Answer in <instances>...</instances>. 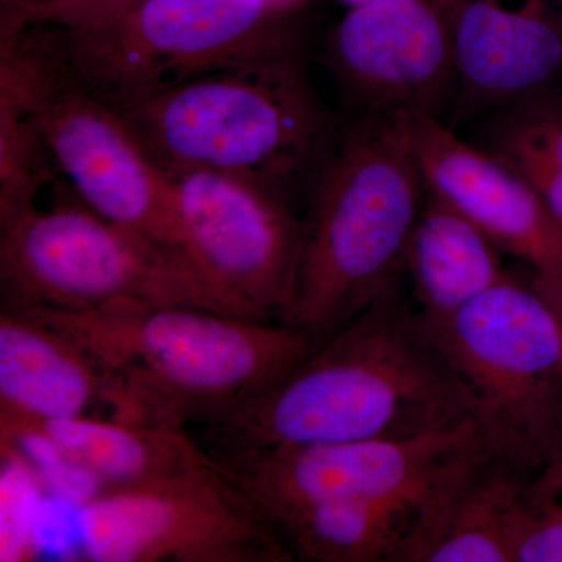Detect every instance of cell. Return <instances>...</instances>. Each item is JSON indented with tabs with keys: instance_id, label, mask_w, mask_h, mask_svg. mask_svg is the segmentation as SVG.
Listing matches in <instances>:
<instances>
[{
	"instance_id": "cell-11",
	"label": "cell",
	"mask_w": 562,
	"mask_h": 562,
	"mask_svg": "<svg viewBox=\"0 0 562 562\" xmlns=\"http://www.w3.org/2000/svg\"><path fill=\"white\" fill-rule=\"evenodd\" d=\"M168 177L191 261L266 317L283 316L294 294L305 228L290 202L232 173L199 169Z\"/></svg>"
},
{
	"instance_id": "cell-8",
	"label": "cell",
	"mask_w": 562,
	"mask_h": 562,
	"mask_svg": "<svg viewBox=\"0 0 562 562\" xmlns=\"http://www.w3.org/2000/svg\"><path fill=\"white\" fill-rule=\"evenodd\" d=\"M283 14L273 0H140L91 31L54 29L81 79L122 110L209 74L301 50Z\"/></svg>"
},
{
	"instance_id": "cell-24",
	"label": "cell",
	"mask_w": 562,
	"mask_h": 562,
	"mask_svg": "<svg viewBox=\"0 0 562 562\" xmlns=\"http://www.w3.org/2000/svg\"><path fill=\"white\" fill-rule=\"evenodd\" d=\"M29 483L31 480L20 468V461H11L9 454V464L3 465L2 471V505L13 506L14 514L2 516V558H0L2 561L22 560L24 550L29 549V543H25L27 532L24 531L27 519L22 517V514L29 512L22 506L31 501V495H24L22 498ZM31 490L32 486L29 487V491Z\"/></svg>"
},
{
	"instance_id": "cell-2",
	"label": "cell",
	"mask_w": 562,
	"mask_h": 562,
	"mask_svg": "<svg viewBox=\"0 0 562 562\" xmlns=\"http://www.w3.org/2000/svg\"><path fill=\"white\" fill-rule=\"evenodd\" d=\"M9 308L80 347L101 375L113 419L131 424H209L279 382L324 342L281 322L194 306L116 301L85 312Z\"/></svg>"
},
{
	"instance_id": "cell-7",
	"label": "cell",
	"mask_w": 562,
	"mask_h": 562,
	"mask_svg": "<svg viewBox=\"0 0 562 562\" xmlns=\"http://www.w3.org/2000/svg\"><path fill=\"white\" fill-rule=\"evenodd\" d=\"M420 324L472 392L486 452L527 482L561 464V328L541 292L509 277Z\"/></svg>"
},
{
	"instance_id": "cell-4",
	"label": "cell",
	"mask_w": 562,
	"mask_h": 562,
	"mask_svg": "<svg viewBox=\"0 0 562 562\" xmlns=\"http://www.w3.org/2000/svg\"><path fill=\"white\" fill-rule=\"evenodd\" d=\"M117 111L166 176L232 173L284 201L299 188L312 191L338 146L301 50L209 74Z\"/></svg>"
},
{
	"instance_id": "cell-3",
	"label": "cell",
	"mask_w": 562,
	"mask_h": 562,
	"mask_svg": "<svg viewBox=\"0 0 562 562\" xmlns=\"http://www.w3.org/2000/svg\"><path fill=\"white\" fill-rule=\"evenodd\" d=\"M425 195L409 111L366 113L312 188L281 324L325 341L394 286Z\"/></svg>"
},
{
	"instance_id": "cell-1",
	"label": "cell",
	"mask_w": 562,
	"mask_h": 562,
	"mask_svg": "<svg viewBox=\"0 0 562 562\" xmlns=\"http://www.w3.org/2000/svg\"><path fill=\"white\" fill-rule=\"evenodd\" d=\"M476 422L468 384L397 283L279 382L209 422L222 449L408 439Z\"/></svg>"
},
{
	"instance_id": "cell-26",
	"label": "cell",
	"mask_w": 562,
	"mask_h": 562,
	"mask_svg": "<svg viewBox=\"0 0 562 562\" xmlns=\"http://www.w3.org/2000/svg\"><path fill=\"white\" fill-rule=\"evenodd\" d=\"M273 2H276L281 10L286 11L288 7H291L292 3L297 2V0H273Z\"/></svg>"
},
{
	"instance_id": "cell-18",
	"label": "cell",
	"mask_w": 562,
	"mask_h": 562,
	"mask_svg": "<svg viewBox=\"0 0 562 562\" xmlns=\"http://www.w3.org/2000/svg\"><path fill=\"white\" fill-rule=\"evenodd\" d=\"M422 322L450 316L508 280L502 251L460 211L427 190L403 260Z\"/></svg>"
},
{
	"instance_id": "cell-17",
	"label": "cell",
	"mask_w": 562,
	"mask_h": 562,
	"mask_svg": "<svg viewBox=\"0 0 562 562\" xmlns=\"http://www.w3.org/2000/svg\"><path fill=\"white\" fill-rule=\"evenodd\" d=\"M35 428L66 460L90 475L99 490L122 491L154 486L203 471L214 464L183 428L102 420L85 414L22 425L5 435Z\"/></svg>"
},
{
	"instance_id": "cell-22",
	"label": "cell",
	"mask_w": 562,
	"mask_h": 562,
	"mask_svg": "<svg viewBox=\"0 0 562 562\" xmlns=\"http://www.w3.org/2000/svg\"><path fill=\"white\" fill-rule=\"evenodd\" d=\"M514 562H562V462L528 484Z\"/></svg>"
},
{
	"instance_id": "cell-15",
	"label": "cell",
	"mask_w": 562,
	"mask_h": 562,
	"mask_svg": "<svg viewBox=\"0 0 562 562\" xmlns=\"http://www.w3.org/2000/svg\"><path fill=\"white\" fill-rule=\"evenodd\" d=\"M530 483L479 447L414 509L391 562H514Z\"/></svg>"
},
{
	"instance_id": "cell-27",
	"label": "cell",
	"mask_w": 562,
	"mask_h": 562,
	"mask_svg": "<svg viewBox=\"0 0 562 562\" xmlns=\"http://www.w3.org/2000/svg\"><path fill=\"white\" fill-rule=\"evenodd\" d=\"M357 2H368V0H357Z\"/></svg>"
},
{
	"instance_id": "cell-16",
	"label": "cell",
	"mask_w": 562,
	"mask_h": 562,
	"mask_svg": "<svg viewBox=\"0 0 562 562\" xmlns=\"http://www.w3.org/2000/svg\"><path fill=\"white\" fill-rule=\"evenodd\" d=\"M102 402V380L76 344L20 310L0 306V435L81 416Z\"/></svg>"
},
{
	"instance_id": "cell-20",
	"label": "cell",
	"mask_w": 562,
	"mask_h": 562,
	"mask_svg": "<svg viewBox=\"0 0 562 562\" xmlns=\"http://www.w3.org/2000/svg\"><path fill=\"white\" fill-rule=\"evenodd\" d=\"M487 154L512 169L562 222V94L546 88L503 105Z\"/></svg>"
},
{
	"instance_id": "cell-21",
	"label": "cell",
	"mask_w": 562,
	"mask_h": 562,
	"mask_svg": "<svg viewBox=\"0 0 562 562\" xmlns=\"http://www.w3.org/2000/svg\"><path fill=\"white\" fill-rule=\"evenodd\" d=\"M50 155L21 103L0 92V221L35 205L52 179Z\"/></svg>"
},
{
	"instance_id": "cell-9",
	"label": "cell",
	"mask_w": 562,
	"mask_h": 562,
	"mask_svg": "<svg viewBox=\"0 0 562 562\" xmlns=\"http://www.w3.org/2000/svg\"><path fill=\"white\" fill-rule=\"evenodd\" d=\"M81 549L95 562H294L216 458L203 471L80 506Z\"/></svg>"
},
{
	"instance_id": "cell-5",
	"label": "cell",
	"mask_w": 562,
	"mask_h": 562,
	"mask_svg": "<svg viewBox=\"0 0 562 562\" xmlns=\"http://www.w3.org/2000/svg\"><path fill=\"white\" fill-rule=\"evenodd\" d=\"M0 92L27 111L80 201L187 255L171 179L151 161L120 111L74 69L54 27L2 22Z\"/></svg>"
},
{
	"instance_id": "cell-14",
	"label": "cell",
	"mask_w": 562,
	"mask_h": 562,
	"mask_svg": "<svg viewBox=\"0 0 562 562\" xmlns=\"http://www.w3.org/2000/svg\"><path fill=\"white\" fill-rule=\"evenodd\" d=\"M457 81L473 103H506L561 77L562 0H438Z\"/></svg>"
},
{
	"instance_id": "cell-19",
	"label": "cell",
	"mask_w": 562,
	"mask_h": 562,
	"mask_svg": "<svg viewBox=\"0 0 562 562\" xmlns=\"http://www.w3.org/2000/svg\"><path fill=\"white\" fill-rule=\"evenodd\" d=\"M413 512L375 502H314L265 514L294 561L391 562Z\"/></svg>"
},
{
	"instance_id": "cell-13",
	"label": "cell",
	"mask_w": 562,
	"mask_h": 562,
	"mask_svg": "<svg viewBox=\"0 0 562 562\" xmlns=\"http://www.w3.org/2000/svg\"><path fill=\"white\" fill-rule=\"evenodd\" d=\"M409 131L427 190L460 211L502 254L530 265L536 290L562 292V222L542 199L436 114L409 111Z\"/></svg>"
},
{
	"instance_id": "cell-12",
	"label": "cell",
	"mask_w": 562,
	"mask_h": 562,
	"mask_svg": "<svg viewBox=\"0 0 562 562\" xmlns=\"http://www.w3.org/2000/svg\"><path fill=\"white\" fill-rule=\"evenodd\" d=\"M328 61L366 113L435 114L457 81L452 35L438 0H371L333 29Z\"/></svg>"
},
{
	"instance_id": "cell-23",
	"label": "cell",
	"mask_w": 562,
	"mask_h": 562,
	"mask_svg": "<svg viewBox=\"0 0 562 562\" xmlns=\"http://www.w3.org/2000/svg\"><path fill=\"white\" fill-rule=\"evenodd\" d=\"M140 0H3L2 22L80 32L122 16Z\"/></svg>"
},
{
	"instance_id": "cell-6",
	"label": "cell",
	"mask_w": 562,
	"mask_h": 562,
	"mask_svg": "<svg viewBox=\"0 0 562 562\" xmlns=\"http://www.w3.org/2000/svg\"><path fill=\"white\" fill-rule=\"evenodd\" d=\"M0 297L5 306L85 312L116 301L194 306L268 321L187 257L91 206L60 201L0 221Z\"/></svg>"
},
{
	"instance_id": "cell-10",
	"label": "cell",
	"mask_w": 562,
	"mask_h": 562,
	"mask_svg": "<svg viewBox=\"0 0 562 562\" xmlns=\"http://www.w3.org/2000/svg\"><path fill=\"white\" fill-rule=\"evenodd\" d=\"M479 425L408 439L241 447L214 453L262 516L314 502H375L414 512L432 487L482 447Z\"/></svg>"
},
{
	"instance_id": "cell-25",
	"label": "cell",
	"mask_w": 562,
	"mask_h": 562,
	"mask_svg": "<svg viewBox=\"0 0 562 562\" xmlns=\"http://www.w3.org/2000/svg\"><path fill=\"white\" fill-rule=\"evenodd\" d=\"M535 288V286H532ZM536 290V288H535ZM538 291V290H536ZM541 292L543 297L547 299V302L552 305V308L554 310V313H557L558 322H560V328H561V341H562V292Z\"/></svg>"
},
{
	"instance_id": "cell-28",
	"label": "cell",
	"mask_w": 562,
	"mask_h": 562,
	"mask_svg": "<svg viewBox=\"0 0 562 562\" xmlns=\"http://www.w3.org/2000/svg\"><path fill=\"white\" fill-rule=\"evenodd\" d=\"M561 77H562V65H561Z\"/></svg>"
}]
</instances>
